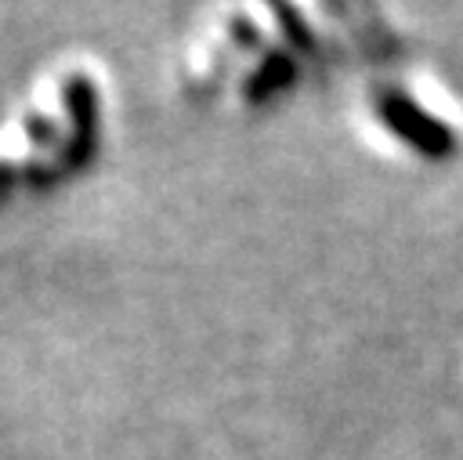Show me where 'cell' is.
Returning <instances> with one entry per match:
<instances>
[{"label":"cell","mask_w":463,"mask_h":460,"mask_svg":"<svg viewBox=\"0 0 463 460\" xmlns=\"http://www.w3.org/2000/svg\"><path fill=\"white\" fill-rule=\"evenodd\" d=\"M380 120H383L398 138H405L416 152H423V156L441 159V156H449V152L456 149V134H452L438 116H430L423 105H416V101L405 98V94L383 91V94H380Z\"/></svg>","instance_id":"cell-1"},{"label":"cell","mask_w":463,"mask_h":460,"mask_svg":"<svg viewBox=\"0 0 463 460\" xmlns=\"http://www.w3.org/2000/svg\"><path fill=\"white\" fill-rule=\"evenodd\" d=\"M65 105L72 112V141L61 152L54 170H72L80 163L90 159L94 152V127H98V98H94V83L87 76H69L65 80Z\"/></svg>","instance_id":"cell-2"},{"label":"cell","mask_w":463,"mask_h":460,"mask_svg":"<svg viewBox=\"0 0 463 460\" xmlns=\"http://www.w3.org/2000/svg\"><path fill=\"white\" fill-rule=\"evenodd\" d=\"M293 76H297L293 54H286V51H268V54L260 58V69L250 76L246 94H250V101H264V98H271L279 87H289Z\"/></svg>","instance_id":"cell-3"},{"label":"cell","mask_w":463,"mask_h":460,"mask_svg":"<svg viewBox=\"0 0 463 460\" xmlns=\"http://www.w3.org/2000/svg\"><path fill=\"white\" fill-rule=\"evenodd\" d=\"M271 11H275V18H279V25H282V33L289 36V43H293V47L307 51V47L315 43V40H311V33H307V25H304V18H300V11L282 7V4H275Z\"/></svg>","instance_id":"cell-4"},{"label":"cell","mask_w":463,"mask_h":460,"mask_svg":"<svg viewBox=\"0 0 463 460\" xmlns=\"http://www.w3.org/2000/svg\"><path fill=\"white\" fill-rule=\"evenodd\" d=\"M232 25H235V36H239V40H242V43H250V47H260V36H257V33H253V25H250V22H246V18H235V22H232Z\"/></svg>","instance_id":"cell-5"},{"label":"cell","mask_w":463,"mask_h":460,"mask_svg":"<svg viewBox=\"0 0 463 460\" xmlns=\"http://www.w3.org/2000/svg\"><path fill=\"white\" fill-rule=\"evenodd\" d=\"M29 134H33L36 141H51V138H54V127H51L47 120H29Z\"/></svg>","instance_id":"cell-6"}]
</instances>
